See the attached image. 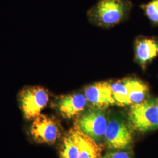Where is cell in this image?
<instances>
[{"mask_svg":"<svg viewBox=\"0 0 158 158\" xmlns=\"http://www.w3.org/2000/svg\"><path fill=\"white\" fill-rule=\"evenodd\" d=\"M29 122L25 132L29 140L33 143L51 145L62 136V126L59 120L53 116L41 114Z\"/></svg>","mask_w":158,"mask_h":158,"instance_id":"cell-1","label":"cell"},{"mask_svg":"<svg viewBox=\"0 0 158 158\" xmlns=\"http://www.w3.org/2000/svg\"><path fill=\"white\" fill-rule=\"evenodd\" d=\"M49 93L44 87L28 85L23 87L18 94V102L23 117L31 121L41 114L49 101Z\"/></svg>","mask_w":158,"mask_h":158,"instance_id":"cell-2","label":"cell"},{"mask_svg":"<svg viewBox=\"0 0 158 158\" xmlns=\"http://www.w3.org/2000/svg\"><path fill=\"white\" fill-rule=\"evenodd\" d=\"M131 7L128 0H98L89 11V15L100 25H114L127 16Z\"/></svg>","mask_w":158,"mask_h":158,"instance_id":"cell-3","label":"cell"},{"mask_svg":"<svg viewBox=\"0 0 158 158\" xmlns=\"http://www.w3.org/2000/svg\"><path fill=\"white\" fill-rule=\"evenodd\" d=\"M128 119L132 127L140 132L158 129L156 99L147 98L140 103L131 105Z\"/></svg>","mask_w":158,"mask_h":158,"instance_id":"cell-4","label":"cell"},{"mask_svg":"<svg viewBox=\"0 0 158 158\" xmlns=\"http://www.w3.org/2000/svg\"><path fill=\"white\" fill-rule=\"evenodd\" d=\"M104 110L90 107L83 111L76 121L74 127L99 143L104 138L108 122Z\"/></svg>","mask_w":158,"mask_h":158,"instance_id":"cell-5","label":"cell"},{"mask_svg":"<svg viewBox=\"0 0 158 158\" xmlns=\"http://www.w3.org/2000/svg\"><path fill=\"white\" fill-rule=\"evenodd\" d=\"M104 139L110 149L123 151L131 145L132 135L131 130L123 120L114 117L108 122Z\"/></svg>","mask_w":158,"mask_h":158,"instance_id":"cell-6","label":"cell"},{"mask_svg":"<svg viewBox=\"0 0 158 158\" xmlns=\"http://www.w3.org/2000/svg\"><path fill=\"white\" fill-rule=\"evenodd\" d=\"M87 104L85 95L74 93L57 97L52 102V107L63 118L70 119L83 113Z\"/></svg>","mask_w":158,"mask_h":158,"instance_id":"cell-7","label":"cell"},{"mask_svg":"<svg viewBox=\"0 0 158 158\" xmlns=\"http://www.w3.org/2000/svg\"><path fill=\"white\" fill-rule=\"evenodd\" d=\"M85 95L91 108L105 110L115 105L111 86L108 82H98L87 87Z\"/></svg>","mask_w":158,"mask_h":158,"instance_id":"cell-8","label":"cell"},{"mask_svg":"<svg viewBox=\"0 0 158 158\" xmlns=\"http://www.w3.org/2000/svg\"><path fill=\"white\" fill-rule=\"evenodd\" d=\"M79 149V158H100L102 148L98 142L77 128H73Z\"/></svg>","mask_w":158,"mask_h":158,"instance_id":"cell-9","label":"cell"},{"mask_svg":"<svg viewBox=\"0 0 158 158\" xmlns=\"http://www.w3.org/2000/svg\"><path fill=\"white\" fill-rule=\"evenodd\" d=\"M136 57L141 65L145 67L158 55V40L144 38L136 42Z\"/></svg>","mask_w":158,"mask_h":158,"instance_id":"cell-10","label":"cell"},{"mask_svg":"<svg viewBox=\"0 0 158 158\" xmlns=\"http://www.w3.org/2000/svg\"><path fill=\"white\" fill-rule=\"evenodd\" d=\"M128 91L130 105L140 103L147 98L149 88L145 83L135 78L125 79Z\"/></svg>","mask_w":158,"mask_h":158,"instance_id":"cell-11","label":"cell"},{"mask_svg":"<svg viewBox=\"0 0 158 158\" xmlns=\"http://www.w3.org/2000/svg\"><path fill=\"white\" fill-rule=\"evenodd\" d=\"M59 157L79 158V146L73 128L69 130L63 138L59 149Z\"/></svg>","mask_w":158,"mask_h":158,"instance_id":"cell-12","label":"cell"},{"mask_svg":"<svg viewBox=\"0 0 158 158\" xmlns=\"http://www.w3.org/2000/svg\"><path fill=\"white\" fill-rule=\"evenodd\" d=\"M111 86L115 105L121 107L129 106L128 91L125 79L113 83Z\"/></svg>","mask_w":158,"mask_h":158,"instance_id":"cell-13","label":"cell"},{"mask_svg":"<svg viewBox=\"0 0 158 158\" xmlns=\"http://www.w3.org/2000/svg\"><path fill=\"white\" fill-rule=\"evenodd\" d=\"M141 6L150 21L153 24L158 25V0H151Z\"/></svg>","mask_w":158,"mask_h":158,"instance_id":"cell-14","label":"cell"},{"mask_svg":"<svg viewBox=\"0 0 158 158\" xmlns=\"http://www.w3.org/2000/svg\"><path fill=\"white\" fill-rule=\"evenodd\" d=\"M100 158H132V156L130 152L123 150L107 153Z\"/></svg>","mask_w":158,"mask_h":158,"instance_id":"cell-15","label":"cell"},{"mask_svg":"<svg viewBox=\"0 0 158 158\" xmlns=\"http://www.w3.org/2000/svg\"><path fill=\"white\" fill-rule=\"evenodd\" d=\"M156 104H157V107H158V98L156 99Z\"/></svg>","mask_w":158,"mask_h":158,"instance_id":"cell-16","label":"cell"}]
</instances>
